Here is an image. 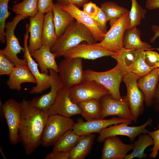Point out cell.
I'll return each instance as SVG.
<instances>
[{"instance_id": "obj_27", "label": "cell", "mask_w": 159, "mask_h": 159, "mask_svg": "<svg viewBox=\"0 0 159 159\" xmlns=\"http://www.w3.org/2000/svg\"><path fill=\"white\" fill-rule=\"evenodd\" d=\"M53 18L52 11L45 15L42 38V45L47 46L51 49L58 38L55 31Z\"/></svg>"}, {"instance_id": "obj_47", "label": "cell", "mask_w": 159, "mask_h": 159, "mask_svg": "<svg viewBox=\"0 0 159 159\" xmlns=\"http://www.w3.org/2000/svg\"><path fill=\"white\" fill-rule=\"evenodd\" d=\"M151 29L154 33V35L151 39L150 42L152 43H154L156 38L159 37V25H153L151 27ZM153 49H156L159 51V47Z\"/></svg>"}, {"instance_id": "obj_30", "label": "cell", "mask_w": 159, "mask_h": 159, "mask_svg": "<svg viewBox=\"0 0 159 159\" xmlns=\"http://www.w3.org/2000/svg\"><path fill=\"white\" fill-rule=\"evenodd\" d=\"M140 50L129 49L123 47L111 56L128 72H131L133 65Z\"/></svg>"}, {"instance_id": "obj_24", "label": "cell", "mask_w": 159, "mask_h": 159, "mask_svg": "<svg viewBox=\"0 0 159 159\" xmlns=\"http://www.w3.org/2000/svg\"><path fill=\"white\" fill-rule=\"evenodd\" d=\"M141 32L137 26L129 27L125 31L123 39L124 48L129 49L153 50L148 43L142 41L140 38Z\"/></svg>"}, {"instance_id": "obj_42", "label": "cell", "mask_w": 159, "mask_h": 159, "mask_svg": "<svg viewBox=\"0 0 159 159\" xmlns=\"http://www.w3.org/2000/svg\"><path fill=\"white\" fill-rule=\"evenodd\" d=\"M54 4L53 0H38V12L45 14L52 11Z\"/></svg>"}, {"instance_id": "obj_19", "label": "cell", "mask_w": 159, "mask_h": 159, "mask_svg": "<svg viewBox=\"0 0 159 159\" xmlns=\"http://www.w3.org/2000/svg\"><path fill=\"white\" fill-rule=\"evenodd\" d=\"M59 6L70 14L75 20L87 27L97 42H101L104 39L105 33L99 29L94 19L83 10L71 3L66 6Z\"/></svg>"}, {"instance_id": "obj_11", "label": "cell", "mask_w": 159, "mask_h": 159, "mask_svg": "<svg viewBox=\"0 0 159 159\" xmlns=\"http://www.w3.org/2000/svg\"><path fill=\"white\" fill-rule=\"evenodd\" d=\"M29 24L26 25V32L24 36L23 57L25 58L27 62V66L34 77L36 85L33 87L29 91L31 94H37L42 93L50 87L52 83V79L50 74L42 73L39 71L38 63L33 59L29 52L27 40L29 37Z\"/></svg>"}, {"instance_id": "obj_14", "label": "cell", "mask_w": 159, "mask_h": 159, "mask_svg": "<svg viewBox=\"0 0 159 159\" xmlns=\"http://www.w3.org/2000/svg\"><path fill=\"white\" fill-rule=\"evenodd\" d=\"M69 89L63 87L58 92L56 99L48 111L49 116L55 115L71 117L81 114L79 105L73 102L69 95Z\"/></svg>"}, {"instance_id": "obj_49", "label": "cell", "mask_w": 159, "mask_h": 159, "mask_svg": "<svg viewBox=\"0 0 159 159\" xmlns=\"http://www.w3.org/2000/svg\"><path fill=\"white\" fill-rule=\"evenodd\" d=\"M0 152L3 158L4 159H6V157L4 153L2 147L1 145L0 146Z\"/></svg>"}, {"instance_id": "obj_8", "label": "cell", "mask_w": 159, "mask_h": 159, "mask_svg": "<svg viewBox=\"0 0 159 159\" xmlns=\"http://www.w3.org/2000/svg\"><path fill=\"white\" fill-rule=\"evenodd\" d=\"M129 11L117 19L105 33V38L97 44L105 49L116 52L123 47V39L125 30L130 27Z\"/></svg>"}, {"instance_id": "obj_31", "label": "cell", "mask_w": 159, "mask_h": 159, "mask_svg": "<svg viewBox=\"0 0 159 159\" xmlns=\"http://www.w3.org/2000/svg\"><path fill=\"white\" fill-rule=\"evenodd\" d=\"M100 8L105 13L110 26L129 11L112 1H106L102 3Z\"/></svg>"}, {"instance_id": "obj_44", "label": "cell", "mask_w": 159, "mask_h": 159, "mask_svg": "<svg viewBox=\"0 0 159 159\" xmlns=\"http://www.w3.org/2000/svg\"><path fill=\"white\" fill-rule=\"evenodd\" d=\"M57 3L59 6H64L71 3L80 8L82 7L84 5L89 2L90 0H57Z\"/></svg>"}, {"instance_id": "obj_32", "label": "cell", "mask_w": 159, "mask_h": 159, "mask_svg": "<svg viewBox=\"0 0 159 159\" xmlns=\"http://www.w3.org/2000/svg\"><path fill=\"white\" fill-rule=\"evenodd\" d=\"M80 137L72 129L69 130L53 145V150L69 152L77 144Z\"/></svg>"}, {"instance_id": "obj_13", "label": "cell", "mask_w": 159, "mask_h": 159, "mask_svg": "<svg viewBox=\"0 0 159 159\" xmlns=\"http://www.w3.org/2000/svg\"><path fill=\"white\" fill-rule=\"evenodd\" d=\"M102 110V118L110 116L133 121V118L126 96L121 100L113 97L110 94L103 96L100 99Z\"/></svg>"}, {"instance_id": "obj_33", "label": "cell", "mask_w": 159, "mask_h": 159, "mask_svg": "<svg viewBox=\"0 0 159 159\" xmlns=\"http://www.w3.org/2000/svg\"><path fill=\"white\" fill-rule=\"evenodd\" d=\"M38 0H23L14 4L12 8L16 15L29 17L34 16L38 12Z\"/></svg>"}, {"instance_id": "obj_28", "label": "cell", "mask_w": 159, "mask_h": 159, "mask_svg": "<svg viewBox=\"0 0 159 159\" xmlns=\"http://www.w3.org/2000/svg\"><path fill=\"white\" fill-rule=\"evenodd\" d=\"M78 105L81 110V115L86 121L102 118V108L100 100H90Z\"/></svg>"}, {"instance_id": "obj_17", "label": "cell", "mask_w": 159, "mask_h": 159, "mask_svg": "<svg viewBox=\"0 0 159 159\" xmlns=\"http://www.w3.org/2000/svg\"><path fill=\"white\" fill-rule=\"evenodd\" d=\"M132 122V121L121 117H115L108 119L100 118L74 123L72 130L81 136L94 133H99L109 126L123 122Z\"/></svg>"}, {"instance_id": "obj_16", "label": "cell", "mask_w": 159, "mask_h": 159, "mask_svg": "<svg viewBox=\"0 0 159 159\" xmlns=\"http://www.w3.org/2000/svg\"><path fill=\"white\" fill-rule=\"evenodd\" d=\"M49 71L52 80L50 91L29 100L32 106L47 113L54 102L58 92L64 87L58 72L52 69H49Z\"/></svg>"}, {"instance_id": "obj_38", "label": "cell", "mask_w": 159, "mask_h": 159, "mask_svg": "<svg viewBox=\"0 0 159 159\" xmlns=\"http://www.w3.org/2000/svg\"><path fill=\"white\" fill-rule=\"evenodd\" d=\"M14 64L0 52V75L9 76L15 66Z\"/></svg>"}, {"instance_id": "obj_18", "label": "cell", "mask_w": 159, "mask_h": 159, "mask_svg": "<svg viewBox=\"0 0 159 159\" xmlns=\"http://www.w3.org/2000/svg\"><path fill=\"white\" fill-rule=\"evenodd\" d=\"M103 142L101 159H124L134 147L133 143L125 144L117 136L108 137Z\"/></svg>"}, {"instance_id": "obj_2", "label": "cell", "mask_w": 159, "mask_h": 159, "mask_svg": "<svg viewBox=\"0 0 159 159\" xmlns=\"http://www.w3.org/2000/svg\"><path fill=\"white\" fill-rule=\"evenodd\" d=\"M83 42L91 44L97 42L89 29L75 19L58 38L51 51L57 57H63L66 52Z\"/></svg>"}, {"instance_id": "obj_15", "label": "cell", "mask_w": 159, "mask_h": 159, "mask_svg": "<svg viewBox=\"0 0 159 159\" xmlns=\"http://www.w3.org/2000/svg\"><path fill=\"white\" fill-rule=\"evenodd\" d=\"M115 53L97 43L91 44L81 43L66 52L63 57L64 58H80L93 60L104 57L111 56Z\"/></svg>"}, {"instance_id": "obj_36", "label": "cell", "mask_w": 159, "mask_h": 159, "mask_svg": "<svg viewBox=\"0 0 159 159\" xmlns=\"http://www.w3.org/2000/svg\"><path fill=\"white\" fill-rule=\"evenodd\" d=\"M144 51L142 49L140 50L131 71L140 77L148 74L153 70L146 64L144 60L143 56Z\"/></svg>"}, {"instance_id": "obj_39", "label": "cell", "mask_w": 159, "mask_h": 159, "mask_svg": "<svg viewBox=\"0 0 159 159\" xmlns=\"http://www.w3.org/2000/svg\"><path fill=\"white\" fill-rule=\"evenodd\" d=\"M158 129L155 130L148 132L153 138L154 144L153 147L150 150L151 152L149 157L152 158H155L158 156L159 151V123L158 125Z\"/></svg>"}, {"instance_id": "obj_34", "label": "cell", "mask_w": 159, "mask_h": 159, "mask_svg": "<svg viewBox=\"0 0 159 159\" xmlns=\"http://www.w3.org/2000/svg\"><path fill=\"white\" fill-rule=\"evenodd\" d=\"M131 6L129 11V16L130 19V27L139 25L141 20L145 17L147 11L143 9L137 0H131Z\"/></svg>"}, {"instance_id": "obj_1", "label": "cell", "mask_w": 159, "mask_h": 159, "mask_svg": "<svg viewBox=\"0 0 159 159\" xmlns=\"http://www.w3.org/2000/svg\"><path fill=\"white\" fill-rule=\"evenodd\" d=\"M20 103L19 141L28 155L32 154L41 144L42 137L49 115L47 113L32 106L29 100L25 98L23 99Z\"/></svg>"}, {"instance_id": "obj_43", "label": "cell", "mask_w": 159, "mask_h": 159, "mask_svg": "<svg viewBox=\"0 0 159 159\" xmlns=\"http://www.w3.org/2000/svg\"><path fill=\"white\" fill-rule=\"evenodd\" d=\"M69 152L53 150L44 157L45 159H69Z\"/></svg>"}, {"instance_id": "obj_46", "label": "cell", "mask_w": 159, "mask_h": 159, "mask_svg": "<svg viewBox=\"0 0 159 159\" xmlns=\"http://www.w3.org/2000/svg\"><path fill=\"white\" fill-rule=\"evenodd\" d=\"M145 7L148 10L159 8V0H146Z\"/></svg>"}, {"instance_id": "obj_37", "label": "cell", "mask_w": 159, "mask_h": 159, "mask_svg": "<svg viewBox=\"0 0 159 159\" xmlns=\"http://www.w3.org/2000/svg\"><path fill=\"white\" fill-rule=\"evenodd\" d=\"M143 59L146 64L152 69L159 67V54L152 50L144 51Z\"/></svg>"}, {"instance_id": "obj_21", "label": "cell", "mask_w": 159, "mask_h": 159, "mask_svg": "<svg viewBox=\"0 0 159 159\" xmlns=\"http://www.w3.org/2000/svg\"><path fill=\"white\" fill-rule=\"evenodd\" d=\"M44 16V13L38 12L34 16L29 17L30 37L28 48L30 53L42 46V38Z\"/></svg>"}, {"instance_id": "obj_52", "label": "cell", "mask_w": 159, "mask_h": 159, "mask_svg": "<svg viewBox=\"0 0 159 159\" xmlns=\"http://www.w3.org/2000/svg\"></svg>"}, {"instance_id": "obj_40", "label": "cell", "mask_w": 159, "mask_h": 159, "mask_svg": "<svg viewBox=\"0 0 159 159\" xmlns=\"http://www.w3.org/2000/svg\"><path fill=\"white\" fill-rule=\"evenodd\" d=\"M82 7L85 12L94 19H96L99 11L100 7L91 1L85 3Z\"/></svg>"}, {"instance_id": "obj_3", "label": "cell", "mask_w": 159, "mask_h": 159, "mask_svg": "<svg viewBox=\"0 0 159 159\" xmlns=\"http://www.w3.org/2000/svg\"><path fill=\"white\" fill-rule=\"evenodd\" d=\"M127 72L117 63L113 68L106 71L89 69L84 70L85 80L96 82L107 90L113 97L119 100L122 98L120 91V84Z\"/></svg>"}, {"instance_id": "obj_45", "label": "cell", "mask_w": 159, "mask_h": 159, "mask_svg": "<svg viewBox=\"0 0 159 159\" xmlns=\"http://www.w3.org/2000/svg\"><path fill=\"white\" fill-rule=\"evenodd\" d=\"M152 106L155 110L159 112V85L156 88Z\"/></svg>"}, {"instance_id": "obj_48", "label": "cell", "mask_w": 159, "mask_h": 159, "mask_svg": "<svg viewBox=\"0 0 159 159\" xmlns=\"http://www.w3.org/2000/svg\"><path fill=\"white\" fill-rule=\"evenodd\" d=\"M3 104L1 100H0V117L1 122H3V118L4 117Z\"/></svg>"}, {"instance_id": "obj_12", "label": "cell", "mask_w": 159, "mask_h": 159, "mask_svg": "<svg viewBox=\"0 0 159 159\" xmlns=\"http://www.w3.org/2000/svg\"><path fill=\"white\" fill-rule=\"evenodd\" d=\"M3 108L4 118L8 127L10 143L15 145L20 142L19 131L21 113V103L10 98L3 104Z\"/></svg>"}, {"instance_id": "obj_7", "label": "cell", "mask_w": 159, "mask_h": 159, "mask_svg": "<svg viewBox=\"0 0 159 159\" xmlns=\"http://www.w3.org/2000/svg\"><path fill=\"white\" fill-rule=\"evenodd\" d=\"M140 77L136 74L129 72L126 74L122 80L126 86V96L135 123L137 122L138 117L144 111L145 96L137 84Z\"/></svg>"}, {"instance_id": "obj_5", "label": "cell", "mask_w": 159, "mask_h": 159, "mask_svg": "<svg viewBox=\"0 0 159 159\" xmlns=\"http://www.w3.org/2000/svg\"><path fill=\"white\" fill-rule=\"evenodd\" d=\"M27 17L16 15L12 20L6 23L5 28L6 45L3 49L0 50V52L3 54L7 58L12 61L15 66L27 65L26 59H21L17 55L24 52V47L20 44L18 39L14 34V30L18 24L22 20Z\"/></svg>"}, {"instance_id": "obj_29", "label": "cell", "mask_w": 159, "mask_h": 159, "mask_svg": "<svg viewBox=\"0 0 159 159\" xmlns=\"http://www.w3.org/2000/svg\"><path fill=\"white\" fill-rule=\"evenodd\" d=\"M134 147L132 152L127 154L125 159H132L134 158L139 159L146 158L147 154L144 153L145 149L148 147L153 145V140L148 133L139 135L138 140L134 142Z\"/></svg>"}, {"instance_id": "obj_41", "label": "cell", "mask_w": 159, "mask_h": 159, "mask_svg": "<svg viewBox=\"0 0 159 159\" xmlns=\"http://www.w3.org/2000/svg\"><path fill=\"white\" fill-rule=\"evenodd\" d=\"M94 20L99 29L106 33L107 32V23L108 21L105 13L100 7L96 18Z\"/></svg>"}, {"instance_id": "obj_9", "label": "cell", "mask_w": 159, "mask_h": 159, "mask_svg": "<svg viewBox=\"0 0 159 159\" xmlns=\"http://www.w3.org/2000/svg\"><path fill=\"white\" fill-rule=\"evenodd\" d=\"M69 90L72 101L77 104L93 99L100 100L103 96L110 94L108 91L102 85L91 80H85L69 88Z\"/></svg>"}, {"instance_id": "obj_10", "label": "cell", "mask_w": 159, "mask_h": 159, "mask_svg": "<svg viewBox=\"0 0 159 159\" xmlns=\"http://www.w3.org/2000/svg\"><path fill=\"white\" fill-rule=\"evenodd\" d=\"M132 122H123L108 127L100 131L97 138L98 142H103L107 138L113 136H125L128 137L131 143H132L137 137L144 133H147L149 131L146 127L153 122L151 118H149L143 124L138 126H130L128 125Z\"/></svg>"}, {"instance_id": "obj_51", "label": "cell", "mask_w": 159, "mask_h": 159, "mask_svg": "<svg viewBox=\"0 0 159 159\" xmlns=\"http://www.w3.org/2000/svg\"><path fill=\"white\" fill-rule=\"evenodd\" d=\"M9 1H10V0H9Z\"/></svg>"}, {"instance_id": "obj_22", "label": "cell", "mask_w": 159, "mask_h": 159, "mask_svg": "<svg viewBox=\"0 0 159 159\" xmlns=\"http://www.w3.org/2000/svg\"><path fill=\"white\" fill-rule=\"evenodd\" d=\"M6 81L9 88L18 91L21 90V84L24 83H36L34 76L28 66H15Z\"/></svg>"}, {"instance_id": "obj_20", "label": "cell", "mask_w": 159, "mask_h": 159, "mask_svg": "<svg viewBox=\"0 0 159 159\" xmlns=\"http://www.w3.org/2000/svg\"><path fill=\"white\" fill-rule=\"evenodd\" d=\"M159 81V69H153L148 74L140 77L137 84L143 92L146 106H152L154 95Z\"/></svg>"}, {"instance_id": "obj_25", "label": "cell", "mask_w": 159, "mask_h": 159, "mask_svg": "<svg viewBox=\"0 0 159 159\" xmlns=\"http://www.w3.org/2000/svg\"><path fill=\"white\" fill-rule=\"evenodd\" d=\"M95 135L93 133L80 136L77 144L69 152V159H84L91 150Z\"/></svg>"}, {"instance_id": "obj_26", "label": "cell", "mask_w": 159, "mask_h": 159, "mask_svg": "<svg viewBox=\"0 0 159 159\" xmlns=\"http://www.w3.org/2000/svg\"><path fill=\"white\" fill-rule=\"evenodd\" d=\"M52 11L56 33L59 37L75 19L69 13L60 8L57 3L54 4Z\"/></svg>"}, {"instance_id": "obj_4", "label": "cell", "mask_w": 159, "mask_h": 159, "mask_svg": "<svg viewBox=\"0 0 159 159\" xmlns=\"http://www.w3.org/2000/svg\"><path fill=\"white\" fill-rule=\"evenodd\" d=\"M74 123L70 117L59 115L49 116L42 137L41 145L46 148L54 145L66 132L72 129Z\"/></svg>"}, {"instance_id": "obj_6", "label": "cell", "mask_w": 159, "mask_h": 159, "mask_svg": "<svg viewBox=\"0 0 159 159\" xmlns=\"http://www.w3.org/2000/svg\"><path fill=\"white\" fill-rule=\"evenodd\" d=\"M83 59L64 58L58 64V73L64 87L69 88L85 80Z\"/></svg>"}, {"instance_id": "obj_35", "label": "cell", "mask_w": 159, "mask_h": 159, "mask_svg": "<svg viewBox=\"0 0 159 159\" xmlns=\"http://www.w3.org/2000/svg\"><path fill=\"white\" fill-rule=\"evenodd\" d=\"M9 0H0V40L1 42L6 43L5 28L6 21L11 13L8 10Z\"/></svg>"}, {"instance_id": "obj_50", "label": "cell", "mask_w": 159, "mask_h": 159, "mask_svg": "<svg viewBox=\"0 0 159 159\" xmlns=\"http://www.w3.org/2000/svg\"><path fill=\"white\" fill-rule=\"evenodd\" d=\"M158 85H159V82H158Z\"/></svg>"}, {"instance_id": "obj_23", "label": "cell", "mask_w": 159, "mask_h": 159, "mask_svg": "<svg viewBox=\"0 0 159 159\" xmlns=\"http://www.w3.org/2000/svg\"><path fill=\"white\" fill-rule=\"evenodd\" d=\"M30 53L38 62L42 72L48 74L49 69L58 72V65L55 60L57 57L48 47L42 45L40 48Z\"/></svg>"}]
</instances>
